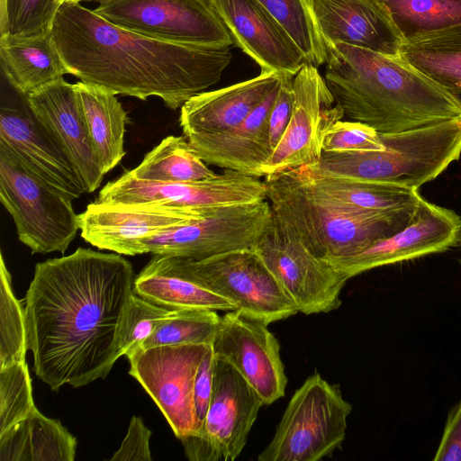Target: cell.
Here are the masks:
<instances>
[{
  "instance_id": "6da1fadb",
  "label": "cell",
  "mask_w": 461,
  "mask_h": 461,
  "mask_svg": "<svg viewBox=\"0 0 461 461\" xmlns=\"http://www.w3.org/2000/svg\"><path fill=\"white\" fill-rule=\"evenodd\" d=\"M134 279L121 254L90 249L36 264L25 296L27 345L36 375L53 391L109 375L122 356L118 330Z\"/></svg>"
},
{
  "instance_id": "7a4b0ae2",
  "label": "cell",
  "mask_w": 461,
  "mask_h": 461,
  "mask_svg": "<svg viewBox=\"0 0 461 461\" xmlns=\"http://www.w3.org/2000/svg\"><path fill=\"white\" fill-rule=\"evenodd\" d=\"M52 32L68 73L115 95L159 97L172 110L218 83L230 48L170 42L105 20L80 2H63Z\"/></svg>"
},
{
  "instance_id": "3957f363",
  "label": "cell",
  "mask_w": 461,
  "mask_h": 461,
  "mask_svg": "<svg viewBox=\"0 0 461 461\" xmlns=\"http://www.w3.org/2000/svg\"><path fill=\"white\" fill-rule=\"evenodd\" d=\"M325 45L324 79L348 121L391 134L461 117V107L446 89L399 56Z\"/></svg>"
},
{
  "instance_id": "277c9868",
  "label": "cell",
  "mask_w": 461,
  "mask_h": 461,
  "mask_svg": "<svg viewBox=\"0 0 461 461\" xmlns=\"http://www.w3.org/2000/svg\"><path fill=\"white\" fill-rule=\"evenodd\" d=\"M273 218L314 256L327 262L351 256L404 230L416 206L367 211L312 192L293 169L265 176Z\"/></svg>"
},
{
  "instance_id": "5b68a950",
  "label": "cell",
  "mask_w": 461,
  "mask_h": 461,
  "mask_svg": "<svg viewBox=\"0 0 461 461\" xmlns=\"http://www.w3.org/2000/svg\"><path fill=\"white\" fill-rule=\"evenodd\" d=\"M380 137L382 151H322L317 164L306 167L322 174L418 190L460 158L461 117Z\"/></svg>"
},
{
  "instance_id": "8992f818",
  "label": "cell",
  "mask_w": 461,
  "mask_h": 461,
  "mask_svg": "<svg viewBox=\"0 0 461 461\" xmlns=\"http://www.w3.org/2000/svg\"><path fill=\"white\" fill-rule=\"evenodd\" d=\"M351 411L339 385L314 373L294 392L258 460L318 461L331 456L345 439Z\"/></svg>"
},
{
  "instance_id": "52a82bcc",
  "label": "cell",
  "mask_w": 461,
  "mask_h": 461,
  "mask_svg": "<svg viewBox=\"0 0 461 461\" xmlns=\"http://www.w3.org/2000/svg\"><path fill=\"white\" fill-rule=\"evenodd\" d=\"M0 201L32 254L65 253L79 230L72 200L27 170L3 146Z\"/></svg>"
},
{
  "instance_id": "ba28073f",
  "label": "cell",
  "mask_w": 461,
  "mask_h": 461,
  "mask_svg": "<svg viewBox=\"0 0 461 461\" xmlns=\"http://www.w3.org/2000/svg\"><path fill=\"white\" fill-rule=\"evenodd\" d=\"M167 257L179 275L228 299L236 311L267 324L298 312L294 302L252 249L201 260Z\"/></svg>"
},
{
  "instance_id": "9c48e42d",
  "label": "cell",
  "mask_w": 461,
  "mask_h": 461,
  "mask_svg": "<svg viewBox=\"0 0 461 461\" xmlns=\"http://www.w3.org/2000/svg\"><path fill=\"white\" fill-rule=\"evenodd\" d=\"M272 222L267 200L215 206L203 217L143 239L137 255L151 253L201 260L219 254L250 249Z\"/></svg>"
},
{
  "instance_id": "30bf717a",
  "label": "cell",
  "mask_w": 461,
  "mask_h": 461,
  "mask_svg": "<svg viewBox=\"0 0 461 461\" xmlns=\"http://www.w3.org/2000/svg\"><path fill=\"white\" fill-rule=\"evenodd\" d=\"M264 402L227 361L213 360L209 409L198 434L178 438L191 461H233L242 452Z\"/></svg>"
},
{
  "instance_id": "8fae6325",
  "label": "cell",
  "mask_w": 461,
  "mask_h": 461,
  "mask_svg": "<svg viewBox=\"0 0 461 461\" xmlns=\"http://www.w3.org/2000/svg\"><path fill=\"white\" fill-rule=\"evenodd\" d=\"M94 11L126 30L154 39L230 48L234 44L209 0H97Z\"/></svg>"
},
{
  "instance_id": "7c38bea8",
  "label": "cell",
  "mask_w": 461,
  "mask_h": 461,
  "mask_svg": "<svg viewBox=\"0 0 461 461\" xmlns=\"http://www.w3.org/2000/svg\"><path fill=\"white\" fill-rule=\"evenodd\" d=\"M252 249L298 312H329L341 305L340 293L348 279L288 234L273 215L268 229Z\"/></svg>"
},
{
  "instance_id": "4fadbf2b",
  "label": "cell",
  "mask_w": 461,
  "mask_h": 461,
  "mask_svg": "<svg viewBox=\"0 0 461 461\" xmlns=\"http://www.w3.org/2000/svg\"><path fill=\"white\" fill-rule=\"evenodd\" d=\"M211 345L157 346L130 357L129 374L154 400L176 438L198 434L194 389L199 365Z\"/></svg>"
},
{
  "instance_id": "5bb4252c",
  "label": "cell",
  "mask_w": 461,
  "mask_h": 461,
  "mask_svg": "<svg viewBox=\"0 0 461 461\" xmlns=\"http://www.w3.org/2000/svg\"><path fill=\"white\" fill-rule=\"evenodd\" d=\"M290 121L263 168L264 176L315 165L328 131L344 117L318 68L305 64L293 78Z\"/></svg>"
},
{
  "instance_id": "9a60e30c",
  "label": "cell",
  "mask_w": 461,
  "mask_h": 461,
  "mask_svg": "<svg viewBox=\"0 0 461 461\" xmlns=\"http://www.w3.org/2000/svg\"><path fill=\"white\" fill-rule=\"evenodd\" d=\"M267 200L266 185L258 177L224 169L214 177L194 182H158L126 171L107 183L97 201L123 203H161L206 207L254 203Z\"/></svg>"
},
{
  "instance_id": "2e32d148",
  "label": "cell",
  "mask_w": 461,
  "mask_h": 461,
  "mask_svg": "<svg viewBox=\"0 0 461 461\" xmlns=\"http://www.w3.org/2000/svg\"><path fill=\"white\" fill-rule=\"evenodd\" d=\"M212 207L95 201L78 214L81 237L89 244L135 256L140 241L206 215Z\"/></svg>"
},
{
  "instance_id": "e0dca14e",
  "label": "cell",
  "mask_w": 461,
  "mask_h": 461,
  "mask_svg": "<svg viewBox=\"0 0 461 461\" xmlns=\"http://www.w3.org/2000/svg\"><path fill=\"white\" fill-rule=\"evenodd\" d=\"M267 323L240 311L227 312L212 344L269 405L285 393L287 377L280 346Z\"/></svg>"
},
{
  "instance_id": "ac0fdd59",
  "label": "cell",
  "mask_w": 461,
  "mask_h": 461,
  "mask_svg": "<svg viewBox=\"0 0 461 461\" xmlns=\"http://www.w3.org/2000/svg\"><path fill=\"white\" fill-rule=\"evenodd\" d=\"M460 238L461 217L421 197L412 221L404 230L358 253L329 263L349 279L373 268L445 251Z\"/></svg>"
},
{
  "instance_id": "d6986e66",
  "label": "cell",
  "mask_w": 461,
  "mask_h": 461,
  "mask_svg": "<svg viewBox=\"0 0 461 461\" xmlns=\"http://www.w3.org/2000/svg\"><path fill=\"white\" fill-rule=\"evenodd\" d=\"M0 146L27 170L71 200L87 193L68 155L26 103L23 108H1Z\"/></svg>"
},
{
  "instance_id": "ffe728a7",
  "label": "cell",
  "mask_w": 461,
  "mask_h": 461,
  "mask_svg": "<svg viewBox=\"0 0 461 461\" xmlns=\"http://www.w3.org/2000/svg\"><path fill=\"white\" fill-rule=\"evenodd\" d=\"M230 33L261 71L294 76L308 64L285 29L258 0H209Z\"/></svg>"
},
{
  "instance_id": "44dd1931",
  "label": "cell",
  "mask_w": 461,
  "mask_h": 461,
  "mask_svg": "<svg viewBox=\"0 0 461 461\" xmlns=\"http://www.w3.org/2000/svg\"><path fill=\"white\" fill-rule=\"evenodd\" d=\"M23 97L68 155L86 192L95 191L104 174L92 146L74 84L60 78Z\"/></svg>"
},
{
  "instance_id": "7402d4cb",
  "label": "cell",
  "mask_w": 461,
  "mask_h": 461,
  "mask_svg": "<svg viewBox=\"0 0 461 461\" xmlns=\"http://www.w3.org/2000/svg\"><path fill=\"white\" fill-rule=\"evenodd\" d=\"M307 2L324 42L344 43L387 56H399L403 40L378 0Z\"/></svg>"
},
{
  "instance_id": "603a6c76",
  "label": "cell",
  "mask_w": 461,
  "mask_h": 461,
  "mask_svg": "<svg viewBox=\"0 0 461 461\" xmlns=\"http://www.w3.org/2000/svg\"><path fill=\"white\" fill-rule=\"evenodd\" d=\"M279 86L233 128L214 134L185 137L197 155L206 164L256 177L264 176L263 168L272 154L267 119Z\"/></svg>"
},
{
  "instance_id": "cb8c5ba5",
  "label": "cell",
  "mask_w": 461,
  "mask_h": 461,
  "mask_svg": "<svg viewBox=\"0 0 461 461\" xmlns=\"http://www.w3.org/2000/svg\"><path fill=\"white\" fill-rule=\"evenodd\" d=\"M282 77L261 71L250 79L193 96L181 106L179 122L185 136L214 134L240 124L280 84Z\"/></svg>"
},
{
  "instance_id": "d4e9b609",
  "label": "cell",
  "mask_w": 461,
  "mask_h": 461,
  "mask_svg": "<svg viewBox=\"0 0 461 461\" xmlns=\"http://www.w3.org/2000/svg\"><path fill=\"white\" fill-rule=\"evenodd\" d=\"M0 59L5 77L22 96L68 74L52 30L33 36L1 34Z\"/></svg>"
},
{
  "instance_id": "484cf974",
  "label": "cell",
  "mask_w": 461,
  "mask_h": 461,
  "mask_svg": "<svg viewBox=\"0 0 461 461\" xmlns=\"http://www.w3.org/2000/svg\"><path fill=\"white\" fill-rule=\"evenodd\" d=\"M312 192L333 202L367 211H394L416 206L418 190L375 181L322 174L309 167L293 169Z\"/></svg>"
},
{
  "instance_id": "4316f807",
  "label": "cell",
  "mask_w": 461,
  "mask_h": 461,
  "mask_svg": "<svg viewBox=\"0 0 461 461\" xmlns=\"http://www.w3.org/2000/svg\"><path fill=\"white\" fill-rule=\"evenodd\" d=\"M95 156L105 175L125 155L127 113L111 90L95 84H74Z\"/></svg>"
},
{
  "instance_id": "83f0119b",
  "label": "cell",
  "mask_w": 461,
  "mask_h": 461,
  "mask_svg": "<svg viewBox=\"0 0 461 461\" xmlns=\"http://www.w3.org/2000/svg\"><path fill=\"white\" fill-rule=\"evenodd\" d=\"M132 291L150 303L171 310L236 311L228 299L179 275L164 255H153L135 277Z\"/></svg>"
},
{
  "instance_id": "f1b7e54d",
  "label": "cell",
  "mask_w": 461,
  "mask_h": 461,
  "mask_svg": "<svg viewBox=\"0 0 461 461\" xmlns=\"http://www.w3.org/2000/svg\"><path fill=\"white\" fill-rule=\"evenodd\" d=\"M77 440L59 420L35 408L0 436L1 461H73Z\"/></svg>"
},
{
  "instance_id": "f546056e",
  "label": "cell",
  "mask_w": 461,
  "mask_h": 461,
  "mask_svg": "<svg viewBox=\"0 0 461 461\" xmlns=\"http://www.w3.org/2000/svg\"><path fill=\"white\" fill-rule=\"evenodd\" d=\"M399 57L442 88H461V23L403 41Z\"/></svg>"
},
{
  "instance_id": "4dcf8cb0",
  "label": "cell",
  "mask_w": 461,
  "mask_h": 461,
  "mask_svg": "<svg viewBox=\"0 0 461 461\" xmlns=\"http://www.w3.org/2000/svg\"><path fill=\"white\" fill-rule=\"evenodd\" d=\"M128 172L138 178L158 182H194L217 175L197 155L187 139L172 135L164 138L138 167Z\"/></svg>"
},
{
  "instance_id": "1f68e13d",
  "label": "cell",
  "mask_w": 461,
  "mask_h": 461,
  "mask_svg": "<svg viewBox=\"0 0 461 461\" xmlns=\"http://www.w3.org/2000/svg\"><path fill=\"white\" fill-rule=\"evenodd\" d=\"M403 41L461 23V0H378Z\"/></svg>"
},
{
  "instance_id": "d6a6232c",
  "label": "cell",
  "mask_w": 461,
  "mask_h": 461,
  "mask_svg": "<svg viewBox=\"0 0 461 461\" xmlns=\"http://www.w3.org/2000/svg\"><path fill=\"white\" fill-rule=\"evenodd\" d=\"M221 320V317L212 310H172L171 314L159 324L139 349L165 345H212Z\"/></svg>"
},
{
  "instance_id": "836d02e7",
  "label": "cell",
  "mask_w": 461,
  "mask_h": 461,
  "mask_svg": "<svg viewBox=\"0 0 461 461\" xmlns=\"http://www.w3.org/2000/svg\"><path fill=\"white\" fill-rule=\"evenodd\" d=\"M300 49L308 64L326 61V45L314 23L307 0H258Z\"/></svg>"
},
{
  "instance_id": "e575fe53",
  "label": "cell",
  "mask_w": 461,
  "mask_h": 461,
  "mask_svg": "<svg viewBox=\"0 0 461 461\" xmlns=\"http://www.w3.org/2000/svg\"><path fill=\"white\" fill-rule=\"evenodd\" d=\"M11 281L1 254L0 368L25 361L28 349L25 309L14 296Z\"/></svg>"
},
{
  "instance_id": "d590c367",
  "label": "cell",
  "mask_w": 461,
  "mask_h": 461,
  "mask_svg": "<svg viewBox=\"0 0 461 461\" xmlns=\"http://www.w3.org/2000/svg\"><path fill=\"white\" fill-rule=\"evenodd\" d=\"M60 0H0V35L33 36L52 30Z\"/></svg>"
},
{
  "instance_id": "8d00e7d4",
  "label": "cell",
  "mask_w": 461,
  "mask_h": 461,
  "mask_svg": "<svg viewBox=\"0 0 461 461\" xmlns=\"http://www.w3.org/2000/svg\"><path fill=\"white\" fill-rule=\"evenodd\" d=\"M36 408L25 361L0 368V436Z\"/></svg>"
},
{
  "instance_id": "74e56055",
  "label": "cell",
  "mask_w": 461,
  "mask_h": 461,
  "mask_svg": "<svg viewBox=\"0 0 461 461\" xmlns=\"http://www.w3.org/2000/svg\"><path fill=\"white\" fill-rule=\"evenodd\" d=\"M172 312L132 293L121 318L118 344L122 356L131 357Z\"/></svg>"
},
{
  "instance_id": "f35d334b",
  "label": "cell",
  "mask_w": 461,
  "mask_h": 461,
  "mask_svg": "<svg viewBox=\"0 0 461 461\" xmlns=\"http://www.w3.org/2000/svg\"><path fill=\"white\" fill-rule=\"evenodd\" d=\"M325 152H364L384 149L380 134L373 128L353 121H339L327 132Z\"/></svg>"
},
{
  "instance_id": "ab89813d",
  "label": "cell",
  "mask_w": 461,
  "mask_h": 461,
  "mask_svg": "<svg viewBox=\"0 0 461 461\" xmlns=\"http://www.w3.org/2000/svg\"><path fill=\"white\" fill-rule=\"evenodd\" d=\"M293 76L283 75L267 119L268 140L272 152L286 130L294 103Z\"/></svg>"
},
{
  "instance_id": "60d3db41",
  "label": "cell",
  "mask_w": 461,
  "mask_h": 461,
  "mask_svg": "<svg viewBox=\"0 0 461 461\" xmlns=\"http://www.w3.org/2000/svg\"><path fill=\"white\" fill-rule=\"evenodd\" d=\"M152 432L140 417L133 416L130 421L126 437L120 448L114 452L112 461H151L149 438Z\"/></svg>"
},
{
  "instance_id": "b9f144b4",
  "label": "cell",
  "mask_w": 461,
  "mask_h": 461,
  "mask_svg": "<svg viewBox=\"0 0 461 461\" xmlns=\"http://www.w3.org/2000/svg\"><path fill=\"white\" fill-rule=\"evenodd\" d=\"M434 461H461V398L447 413Z\"/></svg>"
},
{
  "instance_id": "7bdbcfd3",
  "label": "cell",
  "mask_w": 461,
  "mask_h": 461,
  "mask_svg": "<svg viewBox=\"0 0 461 461\" xmlns=\"http://www.w3.org/2000/svg\"><path fill=\"white\" fill-rule=\"evenodd\" d=\"M213 360L214 355L211 345L199 365L194 381V399L200 431L202 430L212 397Z\"/></svg>"
},
{
  "instance_id": "ee69618b",
  "label": "cell",
  "mask_w": 461,
  "mask_h": 461,
  "mask_svg": "<svg viewBox=\"0 0 461 461\" xmlns=\"http://www.w3.org/2000/svg\"><path fill=\"white\" fill-rule=\"evenodd\" d=\"M461 107V88L447 90Z\"/></svg>"
},
{
  "instance_id": "f6af8a7d",
  "label": "cell",
  "mask_w": 461,
  "mask_h": 461,
  "mask_svg": "<svg viewBox=\"0 0 461 461\" xmlns=\"http://www.w3.org/2000/svg\"><path fill=\"white\" fill-rule=\"evenodd\" d=\"M61 3L65 2V1H77V0H60Z\"/></svg>"
},
{
  "instance_id": "bcb514c9",
  "label": "cell",
  "mask_w": 461,
  "mask_h": 461,
  "mask_svg": "<svg viewBox=\"0 0 461 461\" xmlns=\"http://www.w3.org/2000/svg\"><path fill=\"white\" fill-rule=\"evenodd\" d=\"M80 1H83V0H77L76 2H80ZM86 1H97V0H86Z\"/></svg>"
},
{
  "instance_id": "7dc6e473",
  "label": "cell",
  "mask_w": 461,
  "mask_h": 461,
  "mask_svg": "<svg viewBox=\"0 0 461 461\" xmlns=\"http://www.w3.org/2000/svg\"><path fill=\"white\" fill-rule=\"evenodd\" d=\"M460 244H461V238H460Z\"/></svg>"
},
{
  "instance_id": "c3c4849f",
  "label": "cell",
  "mask_w": 461,
  "mask_h": 461,
  "mask_svg": "<svg viewBox=\"0 0 461 461\" xmlns=\"http://www.w3.org/2000/svg\"><path fill=\"white\" fill-rule=\"evenodd\" d=\"M61 2V1H60Z\"/></svg>"
}]
</instances>
